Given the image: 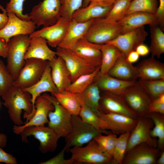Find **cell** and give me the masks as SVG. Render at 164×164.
<instances>
[{
	"instance_id": "51",
	"label": "cell",
	"mask_w": 164,
	"mask_h": 164,
	"mask_svg": "<svg viewBox=\"0 0 164 164\" xmlns=\"http://www.w3.org/2000/svg\"><path fill=\"white\" fill-rule=\"evenodd\" d=\"M140 56L135 50L130 52L126 57L127 60L132 63L137 62L139 59Z\"/></svg>"
},
{
	"instance_id": "1",
	"label": "cell",
	"mask_w": 164,
	"mask_h": 164,
	"mask_svg": "<svg viewBox=\"0 0 164 164\" xmlns=\"http://www.w3.org/2000/svg\"><path fill=\"white\" fill-rule=\"evenodd\" d=\"M2 97L5 106L8 109L9 116L15 125H23L21 118L22 110L24 111V118H26V122L34 115L36 109L29 93L13 86Z\"/></svg>"
},
{
	"instance_id": "7",
	"label": "cell",
	"mask_w": 164,
	"mask_h": 164,
	"mask_svg": "<svg viewBox=\"0 0 164 164\" xmlns=\"http://www.w3.org/2000/svg\"><path fill=\"white\" fill-rule=\"evenodd\" d=\"M23 142L28 143L29 136H33L39 142V149L43 153L54 151L61 137L52 129L45 125L25 128L19 134Z\"/></svg>"
},
{
	"instance_id": "40",
	"label": "cell",
	"mask_w": 164,
	"mask_h": 164,
	"mask_svg": "<svg viewBox=\"0 0 164 164\" xmlns=\"http://www.w3.org/2000/svg\"><path fill=\"white\" fill-rule=\"evenodd\" d=\"M100 133L94 138L100 149L105 154L112 158L115 144L117 138L116 135L112 133L103 135Z\"/></svg>"
},
{
	"instance_id": "2",
	"label": "cell",
	"mask_w": 164,
	"mask_h": 164,
	"mask_svg": "<svg viewBox=\"0 0 164 164\" xmlns=\"http://www.w3.org/2000/svg\"><path fill=\"white\" fill-rule=\"evenodd\" d=\"M30 39L27 35H18L11 38L7 44L6 66L14 80L25 63L24 57Z\"/></svg>"
},
{
	"instance_id": "8",
	"label": "cell",
	"mask_w": 164,
	"mask_h": 164,
	"mask_svg": "<svg viewBox=\"0 0 164 164\" xmlns=\"http://www.w3.org/2000/svg\"><path fill=\"white\" fill-rule=\"evenodd\" d=\"M48 62L35 58L26 60L25 65L14 81L13 86L23 89L35 84L40 79Z\"/></svg>"
},
{
	"instance_id": "32",
	"label": "cell",
	"mask_w": 164,
	"mask_h": 164,
	"mask_svg": "<svg viewBox=\"0 0 164 164\" xmlns=\"http://www.w3.org/2000/svg\"><path fill=\"white\" fill-rule=\"evenodd\" d=\"M80 103L81 108L79 115L84 121L107 135L111 133L107 130V124L95 112L83 103Z\"/></svg>"
},
{
	"instance_id": "50",
	"label": "cell",
	"mask_w": 164,
	"mask_h": 164,
	"mask_svg": "<svg viewBox=\"0 0 164 164\" xmlns=\"http://www.w3.org/2000/svg\"><path fill=\"white\" fill-rule=\"evenodd\" d=\"M0 9L2 11V13H0V30L3 28L7 23L8 17L7 15V12L5 9L0 5Z\"/></svg>"
},
{
	"instance_id": "9",
	"label": "cell",
	"mask_w": 164,
	"mask_h": 164,
	"mask_svg": "<svg viewBox=\"0 0 164 164\" xmlns=\"http://www.w3.org/2000/svg\"><path fill=\"white\" fill-rule=\"evenodd\" d=\"M69 151L75 163L110 164L111 159L103 152L94 139L85 146H74L70 148Z\"/></svg>"
},
{
	"instance_id": "46",
	"label": "cell",
	"mask_w": 164,
	"mask_h": 164,
	"mask_svg": "<svg viewBox=\"0 0 164 164\" xmlns=\"http://www.w3.org/2000/svg\"><path fill=\"white\" fill-rule=\"evenodd\" d=\"M150 112H155L164 115V94L151 101Z\"/></svg>"
},
{
	"instance_id": "25",
	"label": "cell",
	"mask_w": 164,
	"mask_h": 164,
	"mask_svg": "<svg viewBox=\"0 0 164 164\" xmlns=\"http://www.w3.org/2000/svg\"><path fill=\"white\" fill-rule=\"evenodd\" d=\"M122 80L112 77L108 74L98 72L94 81L100 90L121 95L136 81Z\"/></svg>"
},
{
	"instance_id": "29",
	"label": "cell",
	"mask_w": 164,
	"mask_h": 164,
	"mask_svg": "<svg viewBox=\"0 0 164 164\" xmlns=\"http://www.w3.org/2000/svg\"><path fill=\"white\" fill-rule=\"evenodd\" d=\"M94 19L85 22L69 21L65 36L59 47L68 49L79 40L84 38Z\"/></svg>"
},
{
	"instance_id": "45",
	"label": "cell",
	"mask_w": 164,
	"mask_h": 164,
	"mask_svg": "<svg viewBox=\"0 0 164 164\" xmlns=\"http://www.w3.org/2000/svg\"><path fill=\"white\" fill-rule=\"evenodd\" d=\"M66 151V148L65 146L61 152L56 156L40 164H72L75 163L74 161L71 158L68 159H65L64 155Z\"/></svg>"
},
{
	"instance_id": "53",
	"label": "cell",
	"mask_w": 164,
	"mask_h": 164,
	"mask_svg": "<svg viewBox=\"0 0 164 164\" xmlns=\"http://www.w3.org/2000/svg\"><path fill=\"white\" fill-rule=\"evenodd\" d=\"M117 0H90V2L97 3L104 5L111 6L113 5Z\"/></svg>"
},
{
	"instance_id": "57",
	"label": "cell",
	"mask_w": 164,
	"mask_h": 164,
	"mask_svg": "<svg viewBox=\"0 0 164 164\" xmlns=\"http://www.w3.org/2000/svg\"><path fill=\"white\" fill-rule=\"evenodd\" d=\"M131 0L132 1V0Z\"/></svg>"
},
{
	"instance_id": "26",
	"label": "cell",
	"mask_w": 164,
	"mask_h": 164,
	"mask_svg": "<svg viewBox=\"0 0 164 164\" xmlns=\"http://www.w3.org/2000/svg\"><path fill=\"white\" fill-rule=\"evenodd\" d=\"M56 52L48 46L46 40L41 37L30 39L29 45L25 54V60L35 58L50 61L56 57Z\"/></svg>"
},
{
	"instance_id": "35",
	"label": "cell",
	"mask_w": 164,
	"mask_h": 164,
	"mask_svg": "<svg viewBox=\"0 0 164 164\" xmlns=\"http://www.w3.org/2000/svg\"><path fill=\"white\" fill-rule=\"evenodd\" d=\"M146 116L151 119L154 127L150 131L151 137L158 138L157 148L160 151L164 150V116L159 113L150 112Z\"/></svg>"
},
{
	"instance_id": "55",
	"label": "cell",
	"mask_w": 164,
	"mask_h": 164,
	"mask_svg": "<svg viewBox=\"0 0 164 164\" xmlns=\"http://www.w3.org/2000/svg\"><path fill=\"white\" fill-rule=\"evenodd\" d=\"M156 164H164V150L161 152L160 155L158 157Z\"/></svg>"
},
{
	"instance_id": "49",
	"label": "cell",
	"mask_w": 164,
	"mask_h": 164,
	"mask_svg": "<svg viewBox=\"0 0 164 164\" xmlns=\"http://www.w3.org/2000/svg\"><path fill=\"white\" fill-rule=\"evenodd\" d=\"M135 50L140 56H146L150 52L149 47L144 43L138 45L135 48Z\"/></svg>"
},
{
	"instance_id": "52",
	"label": "cell",
	"mask_w": 164,
	"mask_h": 164,
	"mask_svg": "<svg viewBox=\"0 0 164 164\" xmlns=\"http://www.w3.org/2000/svg\"><path fill=\"white\" fill-rule=\"evenodd\" d=\"M7 49V44L3 39L0 38V56L6 58Z\"/></svg>"
},
{
	"instance_id": "36",
	"label": "cell",
	"mask_w": 164,
	"mask_h": 164,
	"mask_svg": "<svg viewBox=\"0 0 164 164\" xmlns=\"http://www.w3.org/2000/svg\"><path fill=\"white\" fill-rule=\"evenodd\" d=\"M158 7L157 0H132L125 15L135 12L155 15Z\"/></svg>"
},
{
	"instance_id": "27",
	"label": "cell",
	"mask_w": 164,
	"mask_h": 164,
	"mask_svg": "<svg viewBox=\"0 0 164 164\" xmlns=\"http://www.w3.org/2000/svg\"><path fill=\"white\" fill-rule=\"evenodd\" d=\"M106 6L90 2L86 7L81 8L73 14L72 20L78 22H85L96 19L104 18L112 6Z\"/></svg>"
},
{
	"instance_id": "18",
	"label": "cell",
	"mask_w": 164,
	"mask_h": 164,
	"mask_svg": "<svg viewBox=\"0 0 164 164\" xmlns=\"http://www.w3.org/2000/svg\"><path fill=\"white\" fill-rule=\"evenodd\" d=\"M104 92L101 94L99 111L104 113H117L137 119L136 114L126 105L121 95Z\"/></svg>"
},
{
	"instance_id": "15",
	"label": "cell",
	"mask_w": 164,
	"mask_h": 164,
	"mask_svg": "<svg viewBox=\"0 0 164 164\" xmlns=\"http://www.w3.org/2000/svg\"><path fill=\"white\" fill-rule=\"evenodd\" d=\"M147 35L144 26H142L121 34L106 44L115 46L126 57L138 45L144 43Z\"/></svg>"
},
{
	"instance_id": "4",
	"label": "cell",
	"mask_w": 164,
	"mask_h": 164,
	"mask_svg": "<svg viewBox=\"0 0 164 164\" xmlns=\"http://www.w3.org/2000/svg\"><path fill=\"white\" fill-rule=\"evenodd\" d=\"M101 132L104 133L84 121L79 115H72L70 130L65 137L66 151L87 144Z\"/></svg>"
},
{
	"instance_id": "37",
	"label": "cell",
	"mask_w": 164,
	"mask_h": 164,
	"mask_svg": "<svg viewBox=\"0 0 164 164\" xmlns=\"http://www.w3.org/2000/svg\"><path fill=\"white\" fill-rule=\"evenodd\" d=\"M100 67L92 73L79 77L72 82L65 91L73 94H80L83 92L93 82L95 77L100 71Z\"/></svg>"
},
{
	"instance_id": "10",
	"label": "cell",
	"mask_w": 164,
	"mask_h": 164,
	"mask_svg": "<svg viewBox=\"0 0 164 164\" xmlns=\"http://www.w3.org/2000/svg\"><path fill=\"white\" fill-rule=\"evenodd\" d=\"M42 94L51 101L54 107V110L48 113V126L61 137H65L71 129L72 115L59 103L54 96L46 93Z\"/></svg>"
},
{
	"instance_id": "3",
	"label": "cell",
	"mask_w": 164,
	"mask_h": 164,
	"mask_svg": "<svg viewBox=\"0 0 164 164\" xmlns=\"http://www.w3.org/2000/svg\"><path fill=\"white\" fill-rule=\"evenodd\" d=\"M121 26L119 22L105 18L94 19L84 37L89 41L99 45L107 43L121 34Z\"/></svg>"
},
{
	"instance_id": "42",
	"label": "cell",
	"mask_w": 164,
	"mask_h": 164,
	"mask_svg": "<svg viewBox=\"0 0 164 164\" xmlns=\"http://www.w3.org/2000/svg\"><path fill=\"white\" fill-rule=\"evenodd\" d=\"M61 17L70 21L73 13L82 7L83 0H61Z\"/></svg>"
},
{
	"instance_id": "54",
	"label": "cell",
	"mask_w": 164,
	"mask_h": 164,
	"mask_svg": "<svg viewBox=\"0 0 164 164\" xmlns=\"http://www.w3.org/2000/svg\"><path fill=\"white\" fill-rule=\"evenodd\" d=\"M7 138L6 135L3 133H0V147H5L7 145Z\"/></svg>"
},
{
	"instance_id": "13",
	"label": "cell",
	"mask_w": 164,
	"mask_h": 164,
	"mask_svg": "<svg viewBox=\"0 0 164 164\" xmlns=\"http://www.w3.org/2000/svg\"><path fill=\"white\" fill-rule=\"evenodd\" d=\"M161 151L142 143L126 152L121 164H155Z\"/></svg>"
},
{
	"instance_id": "21",
	"label": "cell",
	"mask_w": 164,
	"mask_h": 164,
	"mask_svg": "<svg viewBox=\"0 0 164 164\" xmlns=\"http://www.w3.org/2000/svg\"><path fill=\"white\" fill-rule=\"evenodd\" d=\"M48 61L53 80L59 92L65 90L72 83L70 74L63 58L60 56Z\"/></svg>"
},
{
	"instance_id": "20",
	"label": "cell",
	"mask_w": 164,
	"mask_h": 164,
	"mask_svg": "<svg viewBox=\"0 0 164 164\" xmlns=\"http://www.w3.org/2000/svg\"><path fill=\"white\" fill-rule=\"evenodd\" d=\"M96 113L106 122L108 130H110L112 133L116 135L131 132L137 121V119L117 113H104L99 111Z\"/></svg>"
},
{
	"instance_id": "17",
	"label": "cell",
	"mask_w": 164,
	"mask_h": 164,
	"mask_svg": "<svg viewBox=\"0 0 164 164\" xmlns=\"http://www.w3.org/2000/svg\"><path fill=\"white\" fill-rule=\"evenodd\" d=\"M36 109L35 113L32 118L22 126L15 125L13 132L19 134L23 129L27 127L45 125L48 121V114L54 110V107L51 101L43 94L38 97L35 102Z\"/></svg>"
},
{
	"instance_id": "44",
	"label": "cell",
	"mask_w": 164,
	"mask_h": 164,
	"mask_svg": "<svg viewBox=\"0 0 164 164\" xmlns=\"http://www.w3.org/2000/svg\"><path fill=\"white\" fill-rule=\"evenodd\" d=\"M25 0H10L6 5L5 9L7 12H13L22 20H30L29 15L23 13V4Z\"/></svg>"
},
{
	"instance_id": "5",
	"label": "cell",
	"mask_w": 164,
	"mask_h": 164,
	"mask_svg": "<svg viewBox=\"0 0 164 164\" xmlns=\"http://www.w3.org/2000/svg\"><path fill=\"white\" fill-rule=\"evenodd\" d=\"M61 0H43L32 8L29 16L37 27L51 26L61 17Z\"/></svg>"
},
{
	"instance_id": "38",
	"label": "cell",
	"mask_w": 164,
	"mask_h": 164,
	"mask_svg": "<svg viewBox=\"0 0 164 164\" xmlns=\"http://www.w3.org/2000/svg\"><path fill=\"white\" fill-rule=\"evenodd\" d=\"M131 132L120 134L116 139L111 164H121L126 150L128 139Z\"/></svg>"
},
{
	"instance_id": "11",
	"label": "cell",
	"mask_w": 164,
	"mask_h": 164,
	"mask_svg": "<svg viewBox=\"0 0 164 164\" xmlns=\"http://www.w3.org/2000/svg\"><path fill=\"white\" fill-rule=\"evenodd\" d=\"M153 125V121L149 117H138L136 125L131 132L126 152L143 143H147L152 148H157V140L155 138L152 137L150 135V131Z\"/></svg>"
},
{
	"instance_id": "43",
	"label": "cell",
	"mask_w": 164,
	"mask_h": 164,
	"mask_svg": "<svg viewBox=\"0 0 164 164\" xmlns=\"http://www.w3.org/2000/svg\"><path fill=\"white\" fill-rule=\"evenodd\" d=\"M14 81L7 66L0 59V96L2 97L13 86Z\"/></svg>"
},
{
	"instance_id": "28",
	"label": "cell",
	"mask_w": 164,
	"mask_h": 164,
	"mask_svg": "<svg viewBox=\"0 0 164 164\" xmlns=\"http://www.w3.org/2000/svg\"><path fill=\"white\" fill-rule=\"evenodd\" d=\"M108 74L113 77L127 81H135L138 79L136 67L129 62L126 57L122 53Z\"/></svg>"
},
{
	"instance_id": "34",
	"label": "cell",
	"mask_w": 164,
	"mask_h": 164,
	"mask_svg": "<svg viewBox=\"0 0 164 164\" xmlns=\"http://www.w3.org/2000/svg\"><path fill=\"white\" fill-rule=\"evenodd\" d=\"M151 43L149 48L152 57H160L164 53V33L158 25L150 26Z\"/></svg>"
},
{
	"instance_id": "41",
	"label": "cell",
	"mask_w": 164,
	"mask_h": 164,
	"mask_svg": "<svg viewBox=\"0 0 164 164\" xmlns=\"http://www.w3.org/2000/svg\"><path fill=\"white\" fill-rule=\"evenodd\" d=\"M131 1V0H118L104 18L110 21H119L125 16Z\"/></svg>"
},
{
	"instance_id": "12",
	"label": "cell",
	"mask_w": 164,
	"mask_h": 164,
	"mask_svg": "<svg viewBox=\"0 0 164 164\" xmlns=\"http://www.w3.org/2000/svg\"><path fill=\"white\" fill-rule=\"evenodd\" d=\"M56 52V55L63 60L70 74L72 82L80 76L92 73L99 67L92 65L68 49L58 46Z\"/></svg>"
},
{
	"instance_id": "31",
	"label": "cell",
	"mask_w": 164,
	"mask_h": 164,
	"mask_svg": "<svg viewBox=\"0 0 164 164\" xmlns=\"http://www.w3.org/2000/svg\"><path fill=\"white\" fill-rule=\"evenodd\" d=\"M101 62L99 72L106 74L114 64L121 54L116 46L110 44L101 45Z\"/></svg>"
},
{
	"instance_id": "16",
	"label": "cell",
	"mask_w": 164,
	"mask_h": 164,
	"mask_svg": "<svg viewBox=\"0 0 164 164\" xmlns=\"http://www.w3.org/2000/svg\"><path fill=\"white\" fill-rule=\"evenodd\" d=\"M69 21L60 17L55 24L35 31L29 35V37L30 39L38 37H43L46 40L50 46L56 48L63 39Z\"/></svg>"
},
{
	"instance_id": "33",
	"label": "cell",
	"mask_w": 164,
	"mask_h": 164,
	"mask_svg": "<svg viewBox=\"0 0 164 164\" xmlns=\"http://www.w3.org/2000/svg\"><path fill=\"white\" fill-rule=\"evenodd\" d=\"M53 96L72 115H79L81 104L75 94L64 91L55 94Z\"/></svg>"
},
{
	"instance_id": "39",
	"label": "cell",
	"mask_w": 164,
	"mask_h": 164,
	"mask_svg": "<svg viewBox=\"0 0 164 164\" xmlns=\"http://www.w3.org/2000/svg\"><path fill=\"white\" fill-rule=\"evenodd\" d=\"M138 81L152 100L164 94V79L146 80L139 79Z\"/></svg>"
},
{
	"instance_id": "48",
	"label": "cell",
	"mask_w": 164,
	"mask_h": 164,
	"mask_svg": "<svg viewBox=\"0 0 164 164\" xmlns=\"http://www.w3.org/2000/svg\"><path fill=\"white\" fill-rule=\"evenodd\" d=\"M0 162L7 164H17L16 158L12 155L8 153L0 147Z\"/></svg>"
},
{
	"instance_id": "6",
	"label": "cell",
	"mask_w": 164,
	"mask_h": 164,
	"mask_svg": "<svg viewBox=\"0 0 164 164\" xmlns=\"http://www.w3.org/2000/svg\"><path fill=\"white\" fill-rule=\"evenodd\" d=\"M121 95L138 118L146 116L149 113L152 100L138 81L127 88Z\"/></svg>"
},
{
	"instance_id": "56",
	"label": "cell",
	"mask_w": 164,
	"mask_h": 164,
	"mask_svg": "<svg viewBox=\"0 0 164 164\" xmlns=\"http://www.w3.org/2000/svg\"><path fill=\"white\" fill-rule=\"evenodd\" d=\"M90 0H83L82 8H84L87 6L90 3Z\"/></svg>"
},
{
	"instance_id": "14",
	"label": "cell",
	"mask_w": 164,
	"mask_h": 164,
	"mask_svg": "<svg viewBox=\"0 0 164 164\" xmlns=\"http://www.w3.org/2000/svg\"><path fill=\"white\" fill-rule=\"evenodd\" d=\"M8 21L0 30V38L7 44L12 37L19 35H29L34 32L36 26L31 20H23L14 13L7 12Z\"/></svg>"
},
{
	"instance_id": "30",
	"label": "cell",
	"mask_w": 164,
	"mask_h": 164,
	"mask_svg": "<svg viewBox=\"0 0 164 164\" xmlns=\"http://www.w3.org/2000/svg\"><path fill=\"white\" fill-rule=\"evenodd\" d=\"M80 103H83L96 113L99 111L101 98L100 90L94 81L83 92L75 94Z\"/></svg>"
},
{
	"instance_id": "47",
	"label": "cell",
	"mask_w": 164,
	"mask_h": 164,
	"mask_svg": "<svg viewBox=\"0 0 164 164\" xmlns=\"http://www.w3.org/2000/svg\"><path fill=\"white\" fill-rule=\"evenodd\" d=\"M159 4L155 14L159 26L163 30L164 29V0H159Z\"/></svg>"
},
{
	"instance_id": "24",
	"label": "cell",
	"mask_w": 164,
	"mask_h": 164,
	"mask_svg": "<svg viewBox=\"0 0 164 164\" xmlns=\"http://www.w3.org/2000/svg\"><path fill=\"white\" fill-rule=\"evenodd\" d=\"M136 67L139 79L146 80L164 79V64L154 57L143 60Z\"/></svg>"
},
{
	"instance_id": "19",
	"label": "cell",
	"mask_w": 164,
	"mask_h": 164,
	"mask_svg": "<svg viewBox=\"0 0 164 164\" xmlns=\"http://www.w3.org/2000/svg\"><path fill=\"white\" fill-rule=\"evenodd\" d=\"M101 45L91 43L84 37L77 41L68 49L76 55L96 67H100Z\"/></svg>"
},
{
	"instance_id": "22",
	"label": "cell",
	"mask_w": 164,
	"mask_h": 164,
	"mask_svg": "<svg viewBox=\"0 0 164 164\" xmlns=\"http://www.w3.org/2000/svg\"><path fill=\"white\" fill-rule=\"evenodd\" d=\"M118 22L121 26V34L145 25H149L150 26H159L155 15L144 12H135L126 15Z\"/></svg>"
},
{
	"instance_id": "23",
	"label": "cell",
	"mask_w": 164,
	"mask_h": 164,
	"mask_svg": "<svg viewBox=\"0 0 164 164\" xmlns=\"http://www.w3.org/2000/svg\"><path fill=\"white\" fill-rule=\"evenodd\" d=\"M51 71V68L48 62V64L39 80L30 87L22 89L31 95L32 102L34 106L36 98L42 94L49 92L53 96L55 94L59 92L53 80Z\"/></svg>"
}]
</instances>
